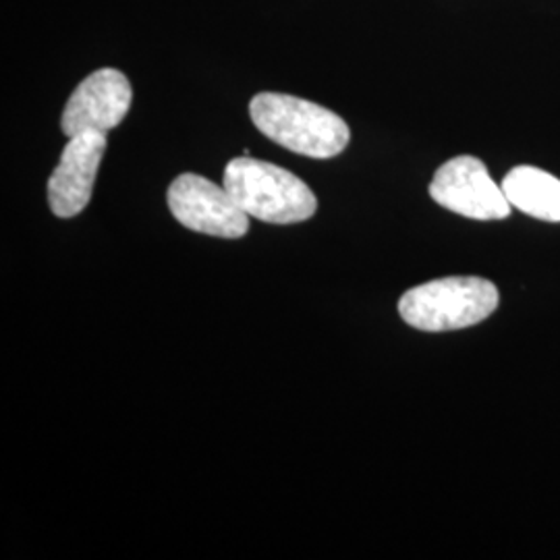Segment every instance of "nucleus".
Here are the masks:
<instances>
[{
    "instance_id": "20e7f679",
    "label": "nucleus",
    "mask_w": 560,
    "mask_h": 560,
    "mask_svg": "<svg viewBox=\"0 0 560 560\" xmlns=\"http://www.w3.org/2000/svg\"><path fill=\"white\" fill-rule=\"evenodd\" d=\"M168 210L185 229L222 240H241L249 231V217L224 185L196 173H183L171 183Z\"/></svg>"
},
{
    "instance_id": "39448f33",
    "label": "nucleus",
    "mask_w": 560,
    "mask_h": 560,
    "mask_svg": "<svg viewBox=\"0 0 560 560\" xmlns=\"http://www.w3.org/2000/svg\"><path fill=\"white\" fill-rule=\"evenodd\" d=\"M428 191L439 206L471 221H502L513 208L502 185L490 177L486 164L476 156L444 162Z\"/></svg>"
},
{
    "instance_id": "0eeeda50",
    "label": "nucleus",
    "mask_w": 560,
    "mask_h": 560,
    "mask_svg": "<svg viewBox=\"0 0 560 560\" xmlns=\"http://www.w3.org/2000/svg\"><path fill=\"white\" fill-rule=\"evenodd\" d=\"M106 143V133L101 131H85L69 138L46 187L48 206L55 217L73 219L90 203Z\"/></svg>"
},
{
    "instance_id": "f03ea898",
    "label": "nucleus",
    "mask_w": 560,
    "mask_h": 560,
    "mask_svg": "<svg viewBox=\"0 0 560 560\" xmlns=\"http://www.w3.org/2000/svg\"><path fill=\"white\" fill-rule=\"evenodd\" d=\"M222 185L249 219L268 224L310 221L318 210V200L307 183L272 162L233 159L224 166Z\"/></svg>"
},
{
    "instance_id": "7ed1b4c3",
    "label": "nucleus",
    "mask_w": 560,
    "mask_h": 560,
    "mask_svg": "<svg viewBox=\"0 0 560 560\" xmlns=\"http://www.w3.org/2000/svg\"><path fill=\"white\" fill-rule=\"evenodd\" d=\"M499 307V289L480 277L430 280L407 291L399 314L423 332H448L476 326Z\"/></svg>"
},
{
    "instance_id": "423d86ee",
    "label": "nucleus",
    "mask_w": 560,
    "mask_h": 560,
    "mask_svg": "<svg viewBox=\"0 0 560 560\" xmlns=\"http://www.w3.org/2000/svg\"><path fill=\"white\" fill-rule=\"evenodd\" d=\"M133 101L131 83L117 69L104 67L88 75L65 104L60 129L67 138L85 131L108 133L127 117Z\"/></svg>"
},
{
    "instance_id": "f257e3e1",
    "label": "nucleus",
    "mask_w": 560,
    "mask_h": 560,
    "mask_svg": "<svg viewBox=\"0 0 560 560\" xmlns=\"http://www.w3.org/2000/svg\"><path fill=\"white\" fill-rule=\"evenodd\" d=\"M249 117L268 140L307 159H335L351 140L337 113L291 94L261 92L249 102Z\"/></svg>"
},
{
    "instance_id": "6e6552de",
    "label": "nucleus",
    "mask_w": 560,
    "mask_h": 560,
    "mask_svg": "<svg viewBox=\"0 0 560 560\" xmlns=\"http://www.w3.org/2000/svg\"><path fill=\"white\" fill-rule=\"evenodd\" d=\"M513 208L538 221L560 222V179L536 166H515L502 179Z\"/></svg>"
}]
</instances>
